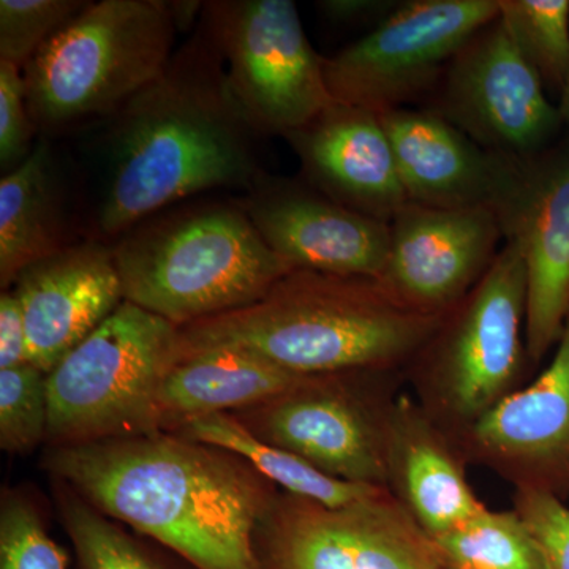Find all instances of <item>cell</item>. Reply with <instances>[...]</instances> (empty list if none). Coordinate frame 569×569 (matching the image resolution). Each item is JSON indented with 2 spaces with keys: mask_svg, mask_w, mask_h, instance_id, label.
I'll return each instance as SVG.
<instances>
[{
  "mask_svg": "<svg viewBox=\"0 0 569 569\" xmlns=\"http://www.w3.org/2000/svg\"><path fill=\"white\" fill-rule=\"evenodd\" d=\"M399 2L392 0H321L317 9L326 21L346 28L370 26L387 20Z\"/></svg>",
  "mask_w": 569,
  "mask_h": 569,
  "instance_id": "obj_34",
  "label": "cell"
},
{
  "mask_svg": "<svg viewBox=\"0 0 569 569\" xmlns=\"http://www.w3.org/2000/svg\"><path fill=\"white\" fill-rule=\"evenodd\" d=\"M263 527L264 569H356L346 509L288 493L276 501Z\"/></svg>",
  "mask_w": 569,
  "mask_h": 569,
  "instance_id": "obj_23",
  "label": "cell"
},
{
  "mask_svg": "<svg viewBox=\"0 0 569 569\" xmlns=\"http://www.w3.org/2000/svg\"><path fill=\"white\" fill-rule=\"evenodd\" d=\"M234 200L269 249L293 269L376 280L383 271L389 223L351 211L301 178L263 171Z\"/></svg>",
  "mask_w": 569,
  "mask_h": 569,
  "instance_id": "obj_15",
  "label": "cell"
},
{
  "mask_svg": "<svg viewBox=\"0 0 569 569\" xmlns=\"http://www.w3.org/2000/svg\"><path fill=\"white\" fill-rule=\"evenodd\" d=\"M178 436L239 456L257 473L282 486L290 496L316 501L326 508H350L385 489L329 477L293 452L266 443L241 419L231 415L211 413L189 419L178 427Z\"/></svg>",
  "mask_w": 569,
  "mask_h": 569,
  "instance_id": "obj_22",
  "label": "cell"
},
{
  "mask_svg": "<svg viewBox=\"0 0 569 569\" xmlns=\"http://www.w3.org/2000/svg\"><path fill=\"white\" fill-rule=\"evenodd\" d=\"M198 24L258 137H284L335 102L291 0H209Z\"/></svg>",
  "mask_w": 569,
  "mask_h": 569,
  "instance_id": "obj_9",
  "label": "cell"
},
{
  "mask_svg": "<svg viewBox=\"0 0 569 569\" xmlns=\"http://www.w3.org/2000/svg\"><path fill=\"white\" fill-rule=\"evenodd\" d=\"M559 111L561 116V122L569 129V73L567 78V84H565L563 92L560 96Z\"/></svg>",
  "mask_w": 569,
  "mask_h": 569,
  "instance_id": "obj_36",
  "label": "cell"
},
{
  "mask_svg": "<svg viewBox=\"0 0 569 569\" xmlns=\"http://www.w3.org/2000/svg\"><path fill=\"white\" fill-rule=\"evenodd\" d=\"M467 466L569 501V317L548 367L451 437Z\"/></svg>",
  "mask_w": 569,
  "mask_h": 569,
  "instance_id": "obj_14",
  "label": "cell"
},
{
  "mask_svg": "<svg viewBox=\"0 0 569 569\" xmlns=\"http://www.w3.org/2000/svg\"><path fill=\"white\" fill-rule=\"evenodd\" d=\"M402 381L403 372L380 370L309 376L241 421L329 477L387 489L389 421Z\"/></svg>",
  "mask_w": 569,
  "mask_h": 569,
  "instance_id": "obj_8",
  "label": "cell"
},
{
  "mask_svg": "<svg viewBox=\"0 0 569 569\" xmlns=\"http://www.w3.org/2000/svg\"><path fill=\"white\" fill-rule=\"evenodd\" d=\"M455 440L427 417L417 400L397 397L389 421L387 489L432 538L486 508L467 479Z\"/></svg>",
  "mask_w": 569,
  "mask_h": 569,
  "instance_id": "obj_18",
  "label": "cell"
},
{
  "mask_svg": "<svg viewBox=\"0 0 569 569\" xmlns=\"http://www.w3.org/2000/svg\"><path fill=\"white\" fill-rule=\"evenodd\" d=\"M63 520L78 569H167L91 505L67 501Z\"/></svg>",
  "mask_w": 569,
  "mask_h": 569,
  "instance_id": "obj_28",
  "label": "cell"
},
{
  "mask_svg": "<svg viewBox=\"0 0 569 569\" xmlns=\"http://www.w3.org/2000/svg\"><path fill=\"white\" fill-rule=\"evenodd\" d=\"M40 133L29 114L22 70L0 61V170L2 176L31 156Z\"/></svg>",
  "mask_w": 569,
  "mask_h": 569,
  "instance_id": "obj_31",
  "label": "cell"
},
{
  "mask_svg": "<svg viewBox=\"0 0 569 569\" xmlns=\"http://www.w3.org/2000/svg\"><path fill=\"white\" fill-rule=\"evenodd\" d=\"M84 0H0V61L24 69Z\"/></svg>",
  "mask_w": 569,
  "mask_h": 569,
  "instance_id": "obj_29",
  "label": "cell"
},
{
  "mask_svg": "<svg viewBox=\"0 0 569 569\" xmlns=\"http://www.w3.org/2000/svg\"><path fill=\"white\" fill-rule=\"evenodd\" d=\"M47 376L26 365L0 370V447L24 452L48 437Z\"/></svg>",
  "mask_w": 569,
  "mask_h": 569,
  "instance_id": "obj_27",
  "label": "cell"
},
{
  "mask_svg": "<svg viewBox=\"0 0 569 569\" xmlns=\"http://www.w3.org/2000/svg\"><path fill=\"white\" fill-rule=\"evenodd\" d=\"M11 290L28 331V362L50 373L122 305L110 242L86 238L26 268Z\"/></svg>",
  "mask_w": 569,
  "mask_h": 569,
  "instance_id": "obj_16",
  "label": "cell"
},
{
  "mask_svg": "<svg viewBox=\"0 0 569 569\" xmlns=\"http://www.w3.org/2000/svg\"><path fill=\"white\" fill-rule=\"evenodd\" d=\"M500 17L546 91L560 97L569 73V0H500Z\"/></svg>",
  "mask_w": 569,
  "mask_h": 569,
  "instance_id": "obj_26",
  "label": "cell"
},
{
  "mask_svg": "<svg viewBox=\"0 0 569 569\" xmlns=\"http://www.w3.org/2000/svg\"><path fill=\"white\" fill-rule=\"evenodd\" d=\"M110 244L123 299L179 328L253 305L295 271L234 198L171 206Z\"/></svg>",
  "mask_w": 569,
  "mask_h": 569,
  "instance_id": "obj_4",
  "label": "cell"
},
{
  "mask_svg": "<svg viewBox=\"0 0 569 569\" xmlns=\"http://www.w3.org/2000/svg\"><path fill=\"white\" fill-rule=\"evenodd\" d=\"M526 312L522 253L505 242L489 271L449 310L403 372L418 406L449 436L526 387L531 372Z\"/></svg>",
  "mask_w": 569,
  "mask_h": 569,
  "instance_id": "obj_6",
  "label": "cell"
},
{
  "mask_svg": "<svg viewBox=\"0 0 569 569\" xmlns=\"http://www.w3.org/2000/svg\"><path fill=\"white\" fill-rule=\"evenodd\" d=\"M500 14V0H408L323 58L332 100L383 114L433 92L456 52Z\"/></svg>",
  "mask_w": 569,
  "mask_h": 569,
  "instance_id": "obj_10",
  "label": "cell"
},
{
  "mask_svg": "<svg viewBox=\"0 0 569 569\" xmlns=\"http://www.w3.org/2000/svg\"><path fill=\"white\" fill-rule=\"evenodd\" d=\"M48 466L91 507L194 569H264L258 530L276 500L220 449L153 432L58 447Z\"/></svg>",
  "mask_w": 569,
  "mask_h": 569,
  "instance_id": "obj_2",
  "label": "cell"
},
{
  "mask_svg": "<svg viewBox=\"0 0 569 569\" xmlns=\"http://www.w3.org/2000/svg\"><path fill=\"white\" fill-rule=\"evenodd\" d=\"M445 569H447V568H445Z\"/></svg>",
  "mask_w": 569,
  "mask_h": 569,
  "instance_id": "obj_37",
  "label": "cell"
},
{
  "mask_svg": "<svg viewBox=\"0 0 569 569\" xmlns=\"http://www.w3.org/2000/svg\"><path fill=\"white\" fill-rule=\"evenodd\" d=\"M307 377L239 348H208L182 356L160 385V432L204 415L261 406L291 391Z\"/></svg>",
  "mask_w": 569,
  "mask_h": 569,
  "instance_id": "obj_21",
  "label": "cell"
},
{
  "mask_svg": "<svg viewBox=\"0 0 569 569\" xmlns=\"http://www.w3.org/2000/svg\"><path fill=\"white\" fill-rule=\"evenodd\" d=\"M356 569H445L436 539L388 489L346 508Z\"/></svg>",
  "mask_w": 569,
  "mask_h": 569,
  "instance_id": "obj_24",
  "label": "cell"
},
{
  "mask_svg": "<svg viewBox=\"0 0 569 569\" xmlns=\"http://www.w3.org/2000/svg\"><path fill=\"white\" fill-rule=\"evenodd\" d=\"M70 193L50 138L0 179V284L10 290L29 266L77 244Z\"/></svg>",
  "mask_w": 569,
  "mask_h": 569,
  "instance_id": "obj_20",
  "label": "cell"
},
{
  "mask_svg": "<svg viewBox=\"0 0 569 569\" xmlns=\"http://www.w3.org/2000/svg\"><path fill=\"white\" fill-rule=\"evenodd\" d=\"M378 118L410 203L490 209L503 156L479 148L432 110L400 108Z\"/></svg>",
  "mask_w": 569,
  "mask_h": 569,
  "instance_id": "obj_19",
  "label": "cell"
},
{
  "mask_svg": "<svg viewBox=\"0 0 569 569\" xmlns=\"http://www.w3.org/2000/svg\"><path fill=\"white\" fill-rule=\"evenodd\" d=\"M433 92L430 110L500 156L546 151L563 127L559 107L550 102L500 14L456 52Z\"/></svg>",
  "mask_w": 569,
  "mask_h": 569,
  "instance_id": "obj_12",
  "label": "cell"
},
{
  "mask_svg": "<svg viewBox=\"0 0 569 569\" xmlns=\"http://www.w3.org/2000/svg\"><path fill=\"white\" fill-rule=\"evenodd\" d=\"M515 509L537 538L548 569H569V505L548 493L515 490Z\"/></svg>",
  "mask_w": 569,
  "mask_h": 569,
  "instance_id": "obj_32",
  "label": "cell"
},
{
  "mask_svg": "<svg viewBox=\"0 0 569 569\" xmlns=\"http://www.w3.org/2000/svg\"><path fill=\"white\" fill-rule=\"evenodd\" d=\"M203 6L204 2H198V0H171V11H173L178 32H187L197 24V21H200Z\"/></svg>",
  "mask_w": 569,
  "mask_h": 569,
  "instance_id": "obj_35",
  "label": "cell"
},
{
  "mask_svg": "<svg viewBox=\"0 0 569 569\" xmlns=\"http://www.w3.org/2000/svg\"><path fill=\"white\" fill-rule=\"evenodd\" d=\"M257 138L222 56L198 24L162 73L107 122L93 239L112 242L200 193H246L264 171Z\"/></svg>",
  "mask_w": 569,
  "mask_h": 569,
  "instance_id": "obj_1",
  "label": "cell"
},
{
  "mask_svg": "<svg viewBox=\"0 0 569 569\" xmlns=\"http://www.w3.org/2000/svg\"><path fill=\"white\" fill-rule=\"evenodd\" d=\"M283 138L302 181L351 211L389 223L410 203L378 114L332 102Z\"/></svg>",
  "mask_w": 569,
  "mask_h": 569,
  "instance_id": "obj_17",
  "label": "cell"
},
{
  "mask_svg": "<svg viewBox=\"0 0 569 569\" xmlns=\"http://www.w3.org/2000/svg\"><path fill=\"white\" fill-rule=\"evenodd\" d=\"M501 242L488 208L407 203L389 222L387 263L377 282L407 309L443 317L489 271Z\"/></svg>",
  "mask_w": 569,
  "mask_h": 569,
  "instance_id": "obj_13",
  "label": "cell"
},
{
  "mask_svg": "<svg viewBox=\"0 0 569 569\" xmlns=\"http://www.w3.org/2000/svg\"><path fill=\"white\" fill-rule=\"evenodd\" d=\"M28 362V331L20 298L13 290L0 296V370Z\"/></svg>",
  "mask_w": 569,
  "mask_h": 569,
  "instance_id": "obj_33",
  "label": "cell"
},
{
  "mask_svg": "<svg viewBox=\"0 0 569 569\" xmlns=\"http://www.w3.org/2000/svg\"><path fill=\"white\" fill-rule=\"evenodd\" d=\"M69 556L44 530L36 509L9 493L0 511V569H67Z\"/></svg>",
  "mask_w": 569,
  "mask_h": 569,
  "instance_id": "obj_30",
  "label": "cell"
},
{
  "mask_svg": "<svg viewBox=\"0 0 569 569\" xmlns=\"http://www.w3.org/2000/svg\"><path fill=\"white\" fill-rule=\"evenodd\" d=\"M178 347L179 326L123 301L48 373V437L67 447L160 432L157 397Z\"/></svg>",
  "mask_w": 569,
  "mask_h": 569,
  "instance_id": "obj_7",
  "label": "cell"
},
{
  "mask_svg": "<svg viewBox=\"0 0 569 569\" xmlns=\"http://www.w3.org/2000/svg\"><path fill=\"white\" fill-rule=\"evenodd\" d=\"M433 539L447 569H548L537 538L515 508L486 507Z\"/></svg>",
  "mask_w": 569,
  "mask_h": 569,
  "instance_id": "obj_25",
  "label": "cell"
},
{
  "mask_svg": "<svg viewBox=\"0 0 569 569\" xmlns=\"http://www.w3.org/2000/svg\"><path fill=\"white\" fill-rule=\"evenodd\" d=\"M443 317L407 309L376 279L295 269L260 301L179 328L176 361L231 347L305 376L406 372Z\"/></svg>",
  "mask_w": 569,
  "mask_h": 569,
  "instance_id": "obj_3",
  "label": "cell"
},
{
  "mask_svg": "<svg viewBox=\"0 0 569 569\" xmlns=\"http://www.w3.org/2000/svg\"><path fill=\"white\" fill-rule=\"evenodd\" d=\"M178 33L168 0L86 3L22 69L40 137L110 121L162 73Z\"/></svg>",
  "mask_w": 569,
  "mask_h": 569,
  "instance_id": "obj_5",
  "label": "cell"
},
{
  "mask_svg": "<svg viewBox=\"0 0 569 569\" xmlns=\"http://www.w3.org/2000/svg\"><path fill=\"white\" fill-rule=\"evenodd\" d=\"M490 211L526 264L533 370L556 350L569 317V140L530 157L503 156Z\"/></svg>",
  "mask_w": 569,
  "mask_h": 569,
  "instance_id": "obj_11",
  "label": "cell"
}]
</instances>
